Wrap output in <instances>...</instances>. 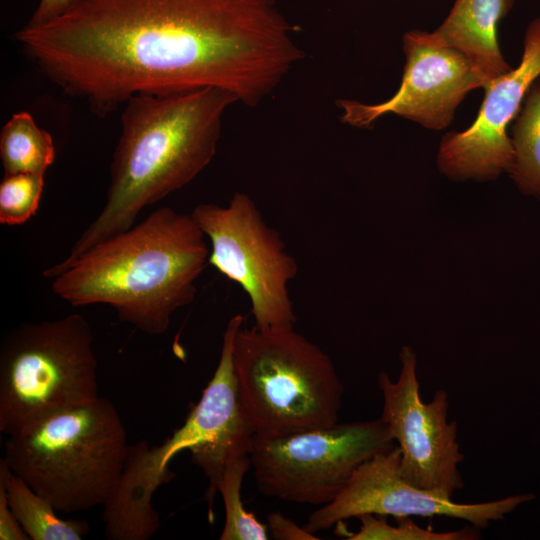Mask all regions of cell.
<instances>
[{"instance_id":"6da1fadb","label":"cell","mask_w":540,"mask_h":540,"mask_svg":"<svg viewBox=\"0 0 540 540\" xmlns=\"http://www.w3.org/2000/svg\"><path fill=\"white\" fill-rule=\"evenodd\" d=\"M276 0H72L14 39L99 117L137 94L216 87L256 107L304 58Z\"/></svg>"},{"instance_id":"7a4b0ae2","label":"cell","mask_w":540,"mask_h":540,"mask_svg":"<svg viewBox=\"0 0 540 540\" xmlns=\"http://www.w3.org/2000/svg\"><path fill=\"white\" fill-rule=\"evenodd\" d=\"M236 102L216 87L132 96L121 115L104 206L67 257L43 276L53 279L91 247L134 226L144 208L195 179L214 158L223 115Z\"/></svg>"},{"instance_id":"3957f363","label":"cell","mask_w":540,"mask_h":540,"mask_svg":"<svg viewBox=\"0 0 540 540\" xmlns=\"http://www.w3.org/2000/svg\"><path fill=\"white\" fill-rule=\"evenodd\" d=\"M206 236L190 214L160 207L85 251L52 279L73 306L106 304L138 330L164 334L173 313L193 302L209 263Z\"/></svg>"},{"instance_id":"277c9868","label":"cell","mask_w":540,"mask_h":540,"mask_svg":"<svg viewBox=\"0 0 540 540\" xmlns=\"http://www.w3.org/2000/svg\"><path fill=\"white\" fill-rule=\"evenodd\" d=\"M128 447L117 409L99 397L8 435L2 459L58 512L70 514L104 506Z\"/></svg>"},{"instance_id":"5b68a950","label":"cell","mask_w":540,"mask_h":540,"mask_svg":"<svg viewBox=\"0 0 540 540\" xmlns=\"http://www.w3.org/2000/svg\"><path fill=\"white\" fill-rule=\"evenodd\" d=\"M233 362L254 435L282 437L337 424L344 389L336 368L294 327H241Z\"/></svg>"},{"instance_id":"8992f818","label":"cell","mask_w":540,"mask_h":540,"mask_svg":"<svg viewBox=\"0 0 540 540\" xmlns=\"http://www.w3.org/2000/svg\"><path fill=\"white\" fill-rule=\"evenodd\" d=\"M99 398L93 333L81 314L23 323L0 350V431L11 435Z\"/></svg>"},{"instance_id":"52a82bcc","label":"cell","mask_w":540,"mask_h":540,"mask_svg":"<svg viewBox=\"0 0 540 540\" xmlns=\"http://www.w3.org/2000/svg\"><path fill=\"white\" fill-rule=\"evenodd\" d=\"M394 446L378 418L282 437L254 435L250 461L264 495L323 506L336 498L361 464Z\"/></svg>"},{"instance_id":"ba28073f","label":"cell","mask_w":540,"mask_h":540,"mask_svg":"<svg viewBox=\"0 0 540 540\" xmlns=\"http://www.w3.org/2000/svg\"><path fill=\"white\" fill-rule=\"evenodd\" d=\"M191 215L211 243L209 263L249 297L255 326L294 327L288 286L298 263L254 199L238 191L227 205L199 204Z\"/></svg>"},{"instance_id":"9c48e42d","label":"cell","mask_w":540,"mask_h":540,"mask_svg":"<svg viewBox=\"0 0 540 540\" xmlns=\"http://www.w3.org/2000/svg\"><path fill=\"white\" fill-rule=\"evenodd\" d=\"M401 369L396 381L378 374L383 398L379 417L400 450V472L412 485L445 499L463 489L459 469L464 455L458 443V425L448 420L449 397L437 390L429 402L420 397L417 359L409 346L399 354Z\"/></svg>"},{"instance_id":"30bf717a","label":"cell","mask_w":540,"mask_h":540,"mask_svg":"<svg viewBox=\"0 0 540 540\" xmlns=\"http://www.w3.org/2000/svg\"><path fill=\"white\" fill-rule=\"evenodd\" d=\"M520 494L481 503H457L406 481L400 472V450L379 453L361 464L334 500L315 510L305 528L315 534L343 520L364 514L435 517L467 521L479 529L504 520L518 506L532 500Z\"/></svg>"},{"instance_id":"8fae6325","label":"cell","mask_w":540,"mask_h":540,"mask_svg":"<svg viewBox=\"0 0 540 540\" xmlns=\"http://www.w3.org/2000/svg\"><path fill=\"white\" fill-rule=\"evenodd\" d=\"M403 50L406 63L397 92L378 104L338 100L343 123L368 128L379 117L394 113L428 129L441 130L451 123L465 95L490 81L458 50L426 42L422 31L405 33Z\"/></svg>"},{"instance_id":"7c38bea8","label":"cell","mask_w":540,"mask_h":540,"mask_svg":"<svg viewBox=\"0 0 540 540\" xmlns=\"http://www.w3.org/2000/svg\"><path fill=\"white\" fill-rule=\"evenodd\" d=\"M540 76V18L526 28L520 64L490 80L475 121L462 132L442 137L438 166L453 179H494L510 169L514 150L507 127L531 84Z\"/></svg>"},{"instance_id":"4fadbf2b","label":"cell","mask_w":540,"mask_h":540,"mask_svg":"<svg viewBox=\"0 0 540 540\" xmlns=\"http://www.w3.org/2000/svg\"><path fill=\"white\" fill-rule=\"evenodd\" d=\"M243 322L240 314L228 321L213 377L184 424L172 434L179 449L190 451L193 463L208 479L205 500L210 520L226 467L235 459L250 455L253 444L254 432L242 408L233 362L234 340Z\"/></svg>"},{"instance_id":"5bb4252c","label":"cell","mask_w":540,"mask_h":540,"mask_svg":"<svg viewBox=\"0 0 540 540\" xmlns=\"http://www.w3.org/2000/svg\"><path fill=\"white\" fill-rule=\"evenodd\" d=\"M515 1L455 0L441 25L431 33L422 31V36L433 46L458 50L492 80L512 69L500 52L497 26Z\"/></svg>"},{"instance_id":"9a60e30c","label":"cell","mask_w":540,"mask_h":540,"mask_svg":"<svg viewBox=\"0 0 540 540\" xmlns=\"http://www.w3.org/2000/svg\"><path fill=\"white\" fill-rule=\"evenodd\" d=\"M0 486L5 491L11 511L29 539L81 540L89 533L90 526L85 520L59 517L53 505L14 474L2 458Z\"/></svg>"},{"instance_id":"2e32d148","label":"cell","mask_w":540,"mask_h":540,"mask_svg":"<svg viewBox=\"0 0 540 540\" xmlns=\"http://www.w3.org/2000/svg\"><path fill=\"white\" fill-rule=\"evenodd\" d=\"M0 158L4 175H44L55 160L53 139L29 112L15 113L1 129Z\"/></svg>"},{"instance_id":"e0dca14e","label":"cell","mask_w":540,"mask_h":540,"mask_svg":"<svg viewBox=\"0 0 540 540\" xmlns=\"http://www.w3.org/2000/svg\"><path fill=\"white\" fill-rule=\"evenodd\" d=\"M512 124L514 158L508 172L524 194L540 199V76L529 87Z\"/></svg>"},{"instance_id":"ac0fdd59","label":"cell","mask_w":540,"mask_h":540,"mask_svg":"<svg viewBox=\"0 0 540 540\" xmlns=\"http://www.w3.org/2000/svg\"><path fill=\"white\" fill-rule=\"evenodd\" d=\"M251 466L250 455L241 456L226 467L218 485L225 507V524L221 540H266L267 527L253 513L246 511L241 500L243 478Z\"/></svg>"},{"instance_id":"d6986e66","label":"cell","mask_w":540,"mask_h":540,"mask_svg":"<svg viewBox=\"0 0 540 540\" xmlns=\"http://www.w3.org/2000/svg\"><path fill=\"white\" fill-rule=\"evenodd\" d=\"M361 522L357 533L348 534L349 540H478L479 528L470 525L465 528L437 532L422 528L411 517L396 518V526L388 524L386 516L364 514L358 517Z\"/></svg>"},{"instance_id":"ffe728a7","label":"cell","mask_w":540,"mask_h":540,"mask_svg":"<svg viewBox=\"0 0 540 540\" xmlns=\"http://www.w3.org/2000/svg\"><path fill=\"white\" fill-rule=\"evenodd\" d=\"M44 187V175H4L0 184V223L21 225L38 210Z\"/></svg>"},{"instance_id":"44dd1931","label":"cell","mask_w":540,"mask_h":540,"mask_svg":"<svg viewBox=\"0 0 540 540\" xmlns=\"http://www.w3.org/2000/svg\"><path fill=\"white\" fill-rule=\"evenodd\" d=\"M268 530L274 539L278 540H317L313 533L305 527L301 528L293 520L285 517L280 512L268 515Z\"/></svg>"},{"instance_id":"7402d4cb","label":"cell","mask_w":540,"mask_h":540,"mask_svg":"<svg viewBox=\"0 0 540 540\" xmlns=\"http://www.w3.org/2000/svg\"><path fill=\"white\" fill-rule=\"evenodd\" d=\"M0 539L27 540L29 539L11 511L4 489L0 486Z\"/></svg>"},{"instance_id":"603a6c76","label":"cell","mask_w":540,"mask_h":540,"mask_svg":"<svg viewBox=\"0 0 540 540\" xmlns=\"http://www.w3.org/2000/svg\"><path fill=\"white\" fill-rule=\"evenodd\" d=\"M72 0H39L27 24L37 25L59 15Z\"/></svg>"}]
</instances>
